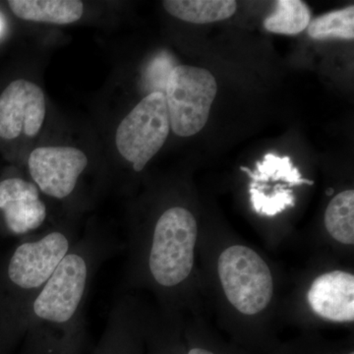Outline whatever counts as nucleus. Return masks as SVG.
I'll list each match as a JSON object with an SVG mask.
<instances>
[{"label": "nucleus", "mask_w": 354, "mask_h": 354, "mask_svg": "<svg viewBox=\"0 0 354 354\" xmlns=\"http://www.w3.org/2000/svg\"><path fill=\"white\" fill-rule=\"evenodd\" d=\"M162 6L174 17L193 24L228 19L237 8L234 0H165Z\"/></svg>", "instance_id": "12"}, {"label": "nucleus", "mask_w": 354, "mask_h": 354, "mask_svg": "<svg viewBox=\"0 0 354 354\" xmlns=\"http://www.w3.org/2000/svg\"><path fill=\"white\" fill-rule=\"evenodd\" d=\"M333 192H334V190H333L332 188H330V189L327 191V194L332 195Z\"/></svg>", "instance_id": "17"}, {"label": "nucleus", "mask_w": 354, "mask_h": 354, "mask_svg": "<svg viewBox=\"0 0 354 354\" xmlns=\"http://www.w3.org/2000/svg\"><path fill=\"white\" fill-rule=\"evenodd\" d=\"M171 131L164 93H151L125 116L116 130L115 144L121 157L133 169H144L162 149Z\"/></svg>", "instance_id": "4"}, {"label": "nucleus", "mask_w": 354, "mask_h": 354, "mask_svg": "<svg viewBox=\"0 0 354 354\" xmlns=\"http://www.w3.org/2000/svg\"><path fill=\"white\" fill-rule=\"evenodd\" d=\"M88 278V266L83 255L69 252L53 276L37 293L32 313L43 322L62 325L69 322L82 302Z\"/></svg>", "instance_id": "5"}, {"label": "nucleus", "mask_w": 354, "mask_h": 354, "mask_svg": "<svg viewBox=\"0 0 354 354\" xmlns=\"http://www.w3.org/2000/svg\"><path fill=\"white\" fill-rule=\"evenodd\" d=\"M8 4L20 19L55 25L76 22L84 10L79 0H11Z\"/></svg>", "instance_id": "11"}, {"label": "nucleus", "mask_w": 354, "mask_h": 354, "mask_svg": "<svg viewBox=\"0 0 354 354\" xmlns=\"http://www.w3.org/2000/svg\"><path fill=\"white\" fill-rule=\"evenodd\" d=\"M307 299L312 311L325 320L353 322V274L342 271L321 274L310 286Z\"/></svg>", "instance_id": "10"}, {"label": "nucleus", "mask_w": 354, "mask_h": 354, "mask_svg": "<svg viewBox=\"0 0 354 354\" xmlns=\"http://www.w3.org/2000/svg\"><path fill=\"white\" fill-rule=\"evenodd\" d=\"M330 236L346 245L354 243V191L346 190L333 198L325 213Z\"/></svg>", "instance_id": "13"}, {"label": "nucleus", "mask_w": 354, "mask_h": 354, "mask_svg": "<svg viewBox=\"0 0 354 354\" xmlns=\"http://www.w3.org/2000/svg\"><path fill=\"white\" fill-rule=\"evenodd\" d=\"M348 354H354L353 353H348Z\"/></svg>", "instance_id": "19"}, {"label": "nucleus", "mask_w": 354, "mask_h": 354, "mask_svg": "<svg viewBox=\"0 0 354 354\" xmlns=\"http://www.w3.org/2000/svg\"><path fill=\"white\" fill-rule=\"evenodd\" d=\"M1 27H2L1 22H0V31H1Z\"/></svg>", "instance_id": "18"}, {"label": "nucleus", "mask_w": 354, "mask_h": 354, "mask_svg": "<svg viewBox=\"0 0 354 354\" xmlns=\"http://www.w3.org/2000/svg\"><path fill=\"white\" fill-rule=\"evenodd\" d=\"M46 99L41 88L30 81H13L0 95V138L12 140L21 133L35 137L46 118Z\"/></svg>", "instance_id": "8"}, {"label": "nucleus", "mask_w": 354, "mask_h": 354, "mask_svg": "<svg viewBox=\"0 0 354 354\" xmlns=\"http://www.w3.org/2000/svg\"><path fill=\"white\" fill-rule=\"evenodd\" d=\"M311 11L300 0H279L277 9L264 21L267 31L274 34L297 35L308 28Z\"/></svg>", "instance_id": "14"}, {"label": "nucleus", "mask_w": 354, "mask_h": 354, "mask_svg": "<svg viewBox=\"0 0 354 354\" xmlns=\"http://www.w3.org/2000/svg\"><path fill=\"white\" fill-rule=\"evenodd\" d=\"M218 274L228 301L241 313L255 315L271 302V270L253 249L228 247L218 258Z\"/></svg>", "instance_id": "2"}, {"label": "nucleus", "mask_w": 354, "mask_h": 354, "mask_svg": "<svg viewBox=\"0 0 354 354\" xmlns=\"http://www.w3.org/2000/svg\"><path fill=\"white\" fill-rule=\"evenodd\" d=\"M88 162L85 153L73 147H41L32 151L28 165L39 190L64 199L75 189Z\"/></svg>", "instance_id": "7"}, {"label": "nucleus", "mask_w": 354, "mask_h": 354, "mask_svg": "<svg viewBox=\"0 0 354 354\" xmlns=\"http://www.w3.org/2000/svg\"><path fill=\"white\" fill-rule=\"evenodd\" d=\"M69 250L68 239L59 232L25 242L16 248L9 262V279L21 290L39 292Z\"/></svg>", "instance_id": "6"}, {"label": "nucleus", "mask_w": 354, "mask_h": 354, "mask_svg": "<svg viewBox=\"0 0 354 354\" xmlns=\"http://www.w3.org/2000/svg\"><path fill=\"white\" fill-rule=\"evenodd\" d=\"M308 35L312 39H354V6L324 14L310 22Z\"/></svg>", "instance_id": "15"}, {"label": "nucleus", "mask_w": 354, "mask_h": 354, "mask_svg": "<svg viewBox=\"0 0 354 354\" xmlns=\"http://www.w3.org/2000/svg\"><path fill=\"white\" fill-rule=\"evenodd\" d=\"M218 85L207 69L178 65L167 76L165 100L171 129L180 137L201 131L208 122Z\"/></svg>", "instance_id": "3"}, {"label": "nucleus", "mask_w": 354, "mask_h": 354, "mask_svg": "<svg viewBox=\"0 0 354 354\" xmlns=\"http://www.w3.org/2000/svg\"><path fill=\"white\" fill-rule=\"evenodd\" d=\"M188 354H215L213 353H211V351H206V349L203 348H193L191 349L189 353Z\"/></svg>", "instance_id": "16"}, {"label": "nucleus", "mask_w": 354, "mask_h": 354, "mask_svg": "<svg viewBox=\"0 0 354 354\" xmlns=\"http://www.w3.org/2000/svg\"><path fill=\"white\" fill-rule=\"evenodd\" d=\"M197 235V221L188 209L174 207L160 216L149 257L151 274L158 285L172 288L189 277Z\"/></svg>", "instance_id": "1"}, {"label": "nucleus", "mask_w": 354, "mask_h": 354, "mask_svg": "<svg viewBox=\"0 0 354 354\" xmlns=\"http://www.w3.org/2000/svg\"><path fill=\"white\" fill-rule=\"evenodd\" d=\"M0 209L9 232L17 235L38 230L48 216L38 186L18 177L0 183Z\"/></svg>", "instance_id": "9"}]
</instances>
